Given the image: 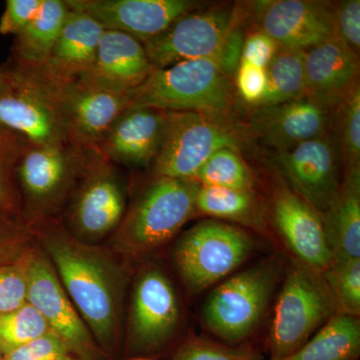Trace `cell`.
<instances>
[{
    "mask_svg": "<svg viewBox=\"0 0 360 360\" xmlns=\"http://www.w3.org/2000/svg\"><path fill=\"white\" fill-rule=\"evenodd\" d=\"M257 30L278 45L307 51L335 37L333 4L314 0H260L250 2Z\"/></svg>",
    "mask_w": 360,
    "mask_h": 360,
    "instance_id": "16",
    "label": "cell"
},
{
    "mask_svg": "<svg viewBox=\"0 0 360 360\" xmlns=\"http://www.w3.org/2000/svg\"><path fill=\"white\" fill-rule=\"evenodd\" d=\"M153 70L141 42L125 33L104 30L94 65L75 82L130 92L143 84Z\"/></svg>",
    "mask_w": 360,
    "mask_h": 360,
    "instance_id": "22",
    "label": "cell"
},
{
    "mask_svg": "<svg viewBox=\"0 0 360 360\" xmlns=\"http://www.w3.org/2000/svg\"><path fill=\"white\" fill-rule=\"evenodd\" d=\"M32 231L97 345L112 359L122 341L129 277L122 260L110 250L78 240L51 221Z\"/></svg>",
    "mask_w": 360,
    "mask_h": 360,
    "instance_id": "1",
    "label": "cell"
},
{
    "mask_svg": "<svg viewBox=\"0 0 360 360\" xmlns=\"http://www.w3.org/2000/svg\"><path fill=\"white\" fill-rule=\"evenodd\" d=\"M0 360H4V354H2L1 350H0Z\"/></svg>",
    "mask_w": 360,
    "mask_h": 360,
    "instance_id": "45",
    "label": "cell"
},
{
    "mask_svg": "<svg viewBox=\"0 0 360 360\" xmlns=\"http://www.w3.org/2000/svg\"><path fill=\"white\" fill-rule=\"evenodd\" d=\"M49 333L44 317L28 302L14 311L0 314V350L4 355Z\"/></svg>",
    "mask_w": 360,
    "mask_h": 360,
    "instance_id": "33",
    "label": "cell"
},
{
    "mask_svg": "<svg viewBox=\"0 0 360 360\" xmlns=\"http://www.w3.org/2000/svg\"><path fill=\"white\" fill-rule=\"evenodd\" d=\"M241 137L227 118L203 113L167 112L160 153L153 163L155 177L193 179L219 149H239Z\"/></svg>",
    "mask_w": 360,
    "mask_h": 360,
    "instance_id": "8",
    "label": "cell"
},
{
    "mask_svg": "<svg viewBox=\"0 0 360 360\" xmlns=\"http://www.w3.org/2000/svg\"><path fill=\"white\" fill-rule=\"evenodd\" d=\"M333 20L336 39L343 42L354 54H360V1L345 0L333 4Z\"/></svg>",
    "mask_w": 360,
    "mask_h": 360,
    "instance_id": "37",
    "label": "cell"
},
{
    "mask_svg": "<svg viewBox=\"0 0 360 360\" xmlns=\"http://www.w3.org/2000/svg\"><path fill=\"white\" fill-rule=\"evenodd\" d=\"M15 75L9 65H0V96L13 89Z\"/></svg>",
    "mask_w": 360,
    "mask_h": 360,
    "instance_id": "43",
    "label": "cell"
},
{
    "mask_svg": "<svg viewBox=\"0 0 360 360\" xmlns=\"http://www.w3.org/2000/svg\"><path fill=\"white\" fill-rule=\"evenodd\" d=\"M11 68L15 80L13 89L0 96V123L21 135L30 146H68L56 87L32 73Z\"/></svg>",
    "mask_w": 360,
    "mask_h": 360,
    "instance_id": "13",
    "label": "cell"
},
{
    "mask_svg": "<svg viewBox=\"0 0 360 360\" xmlns=\"http://www.w3.org/2000/svg\"><path fill=\"white\" fill-rule=\"evenodd\" d=\"M68 9L87 14L104 30L125 33L142 44L184 14L200 9L191 0H65Z\"/></svg>",
    "mask_w": 360,
    "mask_h": 360,
    "instance_id": "17",
    "label": "cell"
},
{
    "mask_svg": "<svg viewBox=\"0 0 360 360\" xmlns=\"http://www.w3.org/2000/svg\"><path fill=\"white\" fill-rule=\"evenodd\" d=\"M193 180L203 186L253 191L255 179L238 149L224 148L213 153Z\"/></svg>",
    "mask_w": 360,
    "mask_h": 360,
    "instance_id": "30",
    "label": "cell"
},
{
    "mask_svg": "<svg viewBox=\"0 0 360 360\" xmlns=\"http://www.w3.org/2000/svg\"><path fill=\"white\" fill-rule=\"evenodd\" d=\"M70 360H79V359H71Z\"/></svg>",
    "mask_w": 360,
    "mask_h": 360,
    "instance_id": "46",
    "label": "cell"
},
{
    "mask_svg": "<svg viewBox=\"0 0 360 360\" xmlns=\"http://www.w3.org/2000/svg\"><path fill=\"white\" fill-rule=\"evenodd\" d=\"M277 46L278 44L269 35L262 30H255L246 35L241 63L265 70L274 58Z\"/></svg>",
    "mask_w": 360,
    "mask_h": 360,
    "instance_id": "42",
    "label": "cell"
},
{
    "mask_svg": "<svg viewBox=\"0 0 360 360\" xmlns=\"http://www.w3.org/2000/svg\"><path fill=\"white\" fill-rule=\"evenodd\" d=\"M243 15H245V13L240 9L238 20L232 25L227 37H225L219 54L220 70L231 82L236 77L239 65H240L243 47H245L246 35H248L243 25Z\"/></svg>",
    "mask_w": 360,
    "mask_h": 360,
    "instance_id": "39",
    "label": "cell"
},
{
    "mask_svg": "<svg viewBox=\"0 0 360 360\" xmlns=\"http://www.w3.org/2000/svg\"><path fill=\"white\" fill-rule=\"evenodd\" d=\"M267 87L258 106H271L305 96L304 51L278 45L265 68Z\"/></svg>",
    "mask_w": 360,
    "mask_h": 360,
    "instance_id": "28",
    "label": "cell"
},
{
    "mask_svg": "<svg viewBox=\"0 0 360 360\" xmlns=\"http://www.w3.org/2000/svg\"><path fill=\"white\" fill-rule=\"evenodd\" d=\"M172 360H262L246 345H231L205 340H191L177 348Z\"/></svg>",
    "mask_w": 360,
    "mask_h": 360,
    "instance_id": "35",
    "label": "cell"
},
{
    "mask_svg": "<svg viewBox=\"0 0 360 360\" xmlns=\"http://www.w3.org/2000/svg\"><path fill=\"white\" fill-rule=\"evenodd\" d=\"M336 314L360 315V258L333 262L321 272Z\"/></svg>",
    "mask_w": 360,
    "mask_h": 360,
    "instance_id": "32",
    "label": "cell"
},
{
    "mask_svg": "<svg viewBox=\"0 0 360 360\" xmlns=\"http://www.w3.org/2000/svg\"><path fill=\"white\" fill-rule=\"evenodd\" d=\"M44 0H7L0 18L2 35H18L39 13Z\"/></svg>",
    "mask_w": 360,
    "mask_h": 360,
    "instance_id": "40",
    "label": "cell"
},
{
    "mask_svg": "<svg viewBox=\"0 0 360 360\" xmlns=\"http://www.w3.org/2000/svg\"><path fill=\"white\" fill-rule=\"evenodd\" d=\"M30 146L21 135L0 123V210L18 217L21 201L18 167Z\"/></svg>",
    "mask_w": 360,
    "mask_h": 360,
    "instance_id": "29",
    "label": "cell"
},
{
    "mask_svg": "<svg viewBox=\"0 0 360 360\" xmlns=\"http://www.w3.org/2000/svg\"><path fill=\"white\" fill-rule=\"evenodd\" d=\"M236 89L239 96L251 105H260L264 101L267 87V77L265 70L241 63L236 77Z\"/></svg>",
    "mask_w": 360,
    "mask_h": 360,
    "instance_id": "41",
    "label": "cell"
},
{
    "mask_svg": "<svg viewBox=\"0 0 360 360\" xmlns=\"http://www.w3.org/2000/svg\"><path fill=\"white\" fill-rule=\"evenodd\" d=\"M32 229L21 217L0 210V267L21 259L32 248Z\"/></svg>",
    "mask_w": 360,
    "mask_h": 360,
    "instance_id": "34",
    "label": "cell"
},
{
    "mask_svg": "<svg viewBox=\"0 0 360 360\" xmlns=\"http://www.w3.org/2000/svg\"><path fill=\"white\" fill-rule=\"evenodd\" d=\"M360 319L335 314L295 354L283 360H357Z\"/></svg>",
    "mask_w": 360,
    "mask_h": 360,
    "instance_id": "26",
    "label": "cell"
},
{
    "mask_svg": "<svg viewBox=\"0 0 360 360\" xmlns=\"http://www.w3.org/2000/svg\"><path fill=\"white\" fill-rule=\"evenodd\" d=\"M305 96L331 108L359 84V56L336 37L304 51Z\"/></svg>",
    "mask_w": 360,
    "mask_h": 360,
    "instance_id": "23",
    "label": "cell"
},
{
    "mask_svg": "<svg viewBox=\"0 0 360 360\" xmlns=\"http://www.w3.org/2000/svg\"><path fill=\"white\" fill-rule=\"evenodd\" d=\"M278 274L276 262L266 260L220 284L203 307L205 328L224 345H240L264 319Z\"/></svg>",
    "mask_w": 360,
    "mask_h": 360,
    "instance_id": "6",
    "label": "cell"
},
{
    "mask_svg": "<svg viewBox=\"0 0 360 360\" xmlns=\"http://www.w3.org/2000/svg\"><path fill=\"white\" fill-rule=\"evenodd\" d=\"M240 6L221 4L177 18L165 32L143 44L153 70L219 56L225 37L238 20Z\"/></svg>",
    "mask_w": 360,
    "mask_h": 360,
    "instance_id": "12",
    "label": "cell"
},
{
    "mask_svg": "<svg viewBox=\"0 0 360 360\" xmlns=\"http://www.w3.org/2000/svg\"><path fill=\"white\" fill-rule=\"evenodd\" d=\"M27 302L44 317L73 359L110 360L97 345L63 284L51 260L40 248L27 255Z\"/></svg>",
    "mask_w": 360,
    "mask_h": 360,
    "instance_id": "11",
    "label": "cell"
},
{
    "mask_svg": "<svg viewBox=\"0 0 360 360\" xmlns=\"http://www.w3.org/2000/svg\"><path fill=\"white\" fill-rule=\"evenodd\" d=\"M70 146H30L18 167L21 217L28 226L51 221L70 198L90 155ZM97 153V151H96Z\"/></svg>",
    "mask_w": 360,
    "mask_h": 360,
    "instance_id": "4",
    "label": "cell"
},
{
    "mask_svg": "<svg viewBox=\"0 0 360 360\" xmlns=\"http://www.w3.org/2000/svg\"><path fill=\"white\" fill-rule=\"evenodd\" d=\"M253 248V239L243 229L205 220L177 240L174 264L187 290L198 295L240 266Z\"/></svg>",
    "mask_w": 360,
    "mask_h": 360,
    "instance_id": "7",
    "label": "cell"
},
{
    "mask_svg": "<svg viewBox=\"0 0 360 360\" xmlns=\"http://www.w3.org/2000/svg\"><path fill=\"white\" fill-rule=\"evenodd\" d=\"M200 186L193 179L155 177L125 212L108 250L136 257L167 243L196 212Z\"/></svg>",
    "mask_w": 360,
    "mask_h": 360,
    "instance_id": "2",
    "label": "cell"
},
{
    "mask_svg": "<svg viewBox=\"0 0 360 360\" xmlns=\"http://www.w3.org/2000/svg\"><path fill=\"white\" fill-rule=\"evenodd\" d=\"M272 220L297 262L319 272L331 264L321 214L288 186L278 187L274 193Z\"/></svg>",
    "mask_w": 360,
    "mask_h": 360,
    "instance_id": "19",
    "label": "cell"
},
{
    "mask_svg": "<svg viewBox=\"0 0 360 360\" xmlns=\"http://www.w3.org/2000/svg\"><path fill=\"white\" fill-rule=\"evenodd\" d=\"M276 163L286 186L319 214L335 200L340 186V156L333 134L278 151Z\"/></svg>",
    "mask_w": 360,
    "mask_h": 360,
    "instance_id": "14",
    "label": "cell"
},
{
    "mask_svg": "<svg viewBox=\"0 0 360 360\" xmlns=\"http://www.w3.org/2000/svg\"><path fill=\"white\" fill-rule=\"evenodd\" d=\"M28 252L18 262L0 267V314L14 311L27 303Z\"/></svg>",
    "mask_w": 360,
    "mask_h": 360,
    "instance_id": "36",
    "label": "cell"
},
{
    "mask_svg": "<svg viewBox=\"0 0 360 360\" xmlns=\"http://www.w3.org/2000/svg\"><path fill=\"white\" fill-rule=\"evenodd\" d=\"M321 217L333 262L360 258V167L345 170L335 200Z\"/></svg>",
    "mask_w": 360,
    "mask_h": 360,
    "instance_id": "24",
    "label": "cell"
},
{
    "mask_svg": "<svg viewBox=\"0 0 360 360\" xmlns=\"http://www.w3.org/2000/svg\"><path fill=\"white\" fill-rule=\"evenodd\" d=\"M335 314L321 272L293 262L277 298L267 341L269 360L295 354Z\"/></svg>",
    "mask_w": 360,
    "mask_h": 360,
    "instance_id": "5",
    "label": "cell"
},
{
    "mask_svg": "<svg viewBox=\"0 0 360 360\" xmlns=\"http://www.w3.org/2000/svg\"><path fill=\"white\" fill-rule=\"evenodd\" d=\"M255 108L250 116V132L276 153L333 131L336 108L310 97Z\"/></svg>",
    "mask_w": 360,
    "mask_h": 360,
    "instance_id": "18",
    "label": "cell"
},
{
    "mask_svg": "<svg viewBox=\"0 0 360 360\" xmlns=\"http://www.w3.org/2000/svg\"><path fill=\"white\" fill-rule=\"evenodd\" d=\"M131 360H149L148 359H143V357H136V359H134Z\"/></svg>",
    "mask_w": 360,
    "mask_h": 360,
    "instance_id": "44",
    "label": "cell"
},
{
    "mask_svg": "<svg viewBox=\"0 0 360 360\" xmlns=\"http://www.w3.org/2000/svg\"><path fill=\"white\" fill-rule=\"evenodd\" d=\"M130 92L111 91L73 82L56 87V99L68 142L82 151H97L129 106Z\"/></svg>",
    "mask_w": 360,
    "mask_h": 360,
    "instance_id": "15",
    "label": "cell"
},
{
    "mask_svg": "<svg viewBox=\"0 0 360 360\" xmlns=\"http://www.w3.org/2000/svg\"><path fill=\"white\" fill-rule=\"evenodd\" d=\"M333 134L345 170L360 167V85L347 94L335 111Z\"/></svg>",
    "mask_w": 360,
    "mask_h": 360,
    "instance_id": "31",
    "label": "cell"
},
{
    "mask_svg": "<svg viewBox=\"0 0 360 360\" xmlns=\"http://www.w3.org/2000/svg\"><path fill=\"white\" fill-rule=\"evenodd\" d=\"M68 13L65 0H44L39 13L15 35L9 65L30 71L42 68L58 41Z\"/></svg>",
    "mask_w": 360,
    "mask_h": 360,
    "instance_id": "25",
    "label": "cell"
},
{
    "mask_svg": "<svg viewBox=\"0 0 360 360\" xmlns=\"http://www.w3.org/2000/svg\"><path fill=\"white\" fill-rule=\"evenodd\" d=\"M104 30L87 14L68 9L65 25L46 63L39 70L25 71L54 87L73 84L94 65Z\"/></svg>",
    "mask_w": 360,
    "mask_h": 360,
    "instance_id": "21",
    "label": "cell"
},
{
    "mask_svg": "<svg viewBox=\"0 0 360 360\" xmlns=\"http://www.w3.org/2000/svg\"><path fill=\"white\" fill-rule=\"evenodd\" d=\"M70 198L68 231L89 245L112 236L127 212V189L122 177L99 153L90 155Z\"/></svg>",
    "mask_w": 360,
    "mask_h": 360,
    "instance_id": "9",
    "label": "cell"
},
{
    "mask_svg": "<svg viewBox=\"0 0 360 360\" xmlns=\"http://www.w3.org/2000/svg\"><path fill=\"white\" fill-rule=\"evenodd\" d=\"M196 212L231 220L251 229H264V208L253 191L200 186L196 194Z\"/></svg>",
    "mask_w": 360,
    "mask_h": 360,
    "instance_id": "27",
    "label": "cell"
},
{
    "mask_svg": "<svg viewBox=\"0 0 360 360\" xmlns=\"http://www.w3.org/2000/svg\"><path fill=\"white\" fill-rule=\"evenodd\" d=\"M167 120V111L129 106L113 123L99 153L112 165H153L160 153Z\"/></svg>",
    "mask_w": 360,
    "mask_h": 360,
    "instance_id": "20",
    "label": "cell"
},
{
    "mask_svg": "<svg viewBox=\"0 0 360 360\" xmlns=\"http://www.w3.org/2000/svg\"><path fill=\"white\" fill-rule=\"evenodd\" d=\"M231 82L220 70L219 56L182 61L151 71L132 90L129 106L227 118L233 103Z\"/></svg>",
    "mask_w": 360,
    "mask_h": 360,
    "instance_id": "3",
    "label": "cell"
},
{
    "mask_svg": "<svg viewBox=\"0 0 360 360\" xmlns=\"http://www.w3.org/2000/svg\"><path fill=\"white\" fill-rule=\"evenodd\" d=\"M68 348L54 333H49L4 355V360H70Z\"/></svg>",
    "mask_w": 360,
    "mask_h": 360,
    "instance_id": "38",
    "label": "cell"
},
{
    "mask_svg": "<svg viewBox=\"0 0 360 360\" xmlns=\"http://www.w3.org/2000/svg\"><path fill=\"white\" fill-rule=\"evenodd\" d=\"M180 321L181 307L169 277L158 267L142 270L132 291L127 352L143 359L160 354L174 340Z\"/></svg>",
    "mask_w": 360,
    "mask_h": 360,
    "instance_id": "10",
    "label": "cell"
}]
</instances>
